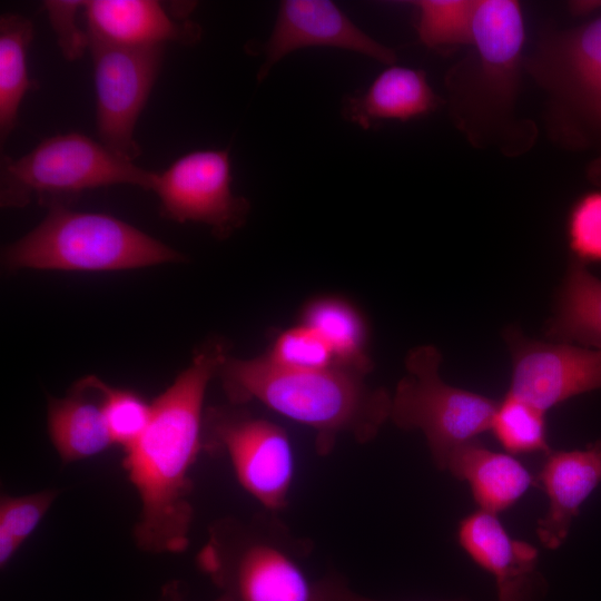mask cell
<instances>
[{
  "label": "cell",
  "mask_w": 601,
  "mask_h": 601,
  "mask_svg": "<svg viewBox=\"0 0 601 601\" xmlns=\"http://www.w3.org/2000/svg\"><path fill=\"white\" fill-rule=\"evenodd\" d=\"M312 548L275 512L214 522L197 554L198 568L219 590L216 601H316L304 568Z\"/></svg>",
  "instance_id": "3957f363"
},
{
  "label": "cell",
  "mask_w": 601,
  "mask_h": 601,
  "mask_svg": "<svg viewBox=\"0 0 601 601\" xmlns=\"http://www.w3.org/2000/svg\"><path fill=\"white\" fill-rule=\"evenodd\" d=\"M490 430L511 454L550 453L545 412L509 393L499 402Z\"/></svg>",
  "instance_id": "cb8c5ba5"
},
{
  "label": "cell",
  "mask_w": 601,
  "mask_h": 601,
  "mask_svg": "<svg viewBox=\"0 0 601 601\" xmlns=\"http://www.w3.org/2000/svg\"><path fill=\"white\" fill-rule=\"evenodd\" d=\"M445 471L466 481L480 509L495 514L512 506L534 482L512 455L489 450L477 441L460 446Z\"/></svg>",
  "instance_id": "ac0fdd59"
},
{
  "label": "cell",
  "mask_w": 601,
  "mask_h": 601,
  "mask_svg": "<svg viewBox=\"0 0 601 601\" xmlns=\"http://www.w3.org/2000/svg\"><path fill=\"white\" fill-rule=\"evenodd\" d=\"M102 383L88 376L66 396L48 400V433L63 463L95 456L114 445L104 413Z\"/></svg>",
  "instance_id": "e0dca14e"
},
{
  "label": "cell",
  "mask_w": 601,
  "mask_h": 601,
  "mask_svg": "<svg viewBox=\"0 0 601 601\" xmlns=\"http://www.w3.org/2000/svg\"><path fill=\"white\" fill-rule=\"evenodd\" d=\"M441 362V352L432 345L407 354V372L392 396L390 418L403 430L422 431L434 463L445 471L460 446L491 428L499 402L446 384L439 373Z\"/></svg>",
  "instance_id": "ba28073f"
},
{
  "label": "cell",
  "mask_w": 601,
  "mask_h": 601,
  "mask_svg": "<svg viewBox=\"0 0 601 601\" xmlns=\"http://www.w3.org/2000/svg\"><path fill=\"white\" fill-rule=\"evenodd\" d=\"M59 492L43 490L26 495L2 494L0 499V566L6 568L33 533Z\"/></svg>",
  "instance_id": "d4e9b609"
},
{
  "label": "cell",
  "mask_w": 601,
  "mask_h": 601,
  "mask_svg": "<svg viewBox=\"0 0 601 601\" xmlns=\"http://www.w3.org/2000/svg\"><path fill=\"white\" fill-rule=\"evenodd\" d=\"M536 587L534 572L496 581L497 601H533Z\"/></svg>",
  "instance_id": "f546056e"
},
{
  "label": "cell",
  "mask_w": 601,
  "mask_h": 601,
  "mask_svg": "<svg viewBox=\"0 0 601 601\" xmlns=\"http://www.w3.org/2000/svg\"><path fill=\"white\" fill-rule=\"evenodd\" d=\"M151 191L159 198L162 217L177 223H201L218 238L242 227L250 203L231 190L229 148L200 149L156 171Z\"/></svg>",
  "instance_id": "8fae6325"
},
{
  "label": "cell",
  "mask_w": 601,
  "mask_h": 601,
  "mask_svg": "<svg viewBox=\"0 0 601 601\" xmlns=\"http://www.w3.org/2000/svg\"><path fill=\"white\" fill-rule=\"evenodd\" d=\"M316 601H378L351 590L343 579L328 575L315 582Z\"/></svg>",
  "instance_id": "4dcf8cb0"
},
{
  "label": "cell",
  "mask_w": 601,
  "mask_h": 601,
  "mask_svg": "<svg viewBox=\"0 0 601 601\" xmlns=\"http://www.w3.org/2000/svg\"><path fill=\"white\" fill-rule=\"evenodd\" d=\"M85 1L47 0L42 9L47 12L50 26L56 35L57 45L63 58L68 61L80 59L89 50V36L80 29L76 14L82 9Z\"/></svg>",
  "instance_id": "f1b7e54d"
},
{
  "label": "cell",
  "mask_w": 601,
  "mask_h": 601,
  "mask_svg": "<svg viewBox=\"0 0 601 601\" xmlns=\"http://www.w3.org/2000/svg\"><path fill=\"white\" fill-rule=\"evenodd\" d=\"M415 28L421 41L434 50L470 45L476 0H418Z\"/></svg>",
  "instance_id": "603a6c76"
},
{
  "label": "cell",
  "mask_w": 601,
  "mask_h": 601,
  "mask_svg": "<svg viewBox=\"0 0 601 601\" xmlns=\"http://www.w3.org/2000/svg\"><path fill=\"white\" fill-rule=\"evenodd\" d=\"M565 235L572 259L585 266L601 264V190L588 191L572 204Z\"/></svg>",
  "instance_id": "83f0119b"
},
{
  "label": "cell",
  "mask_w": 601,
  "mask_h": 601,
  "mask_svg": "<svg viewBox=\"0 0 601 601\" xmlns=\"http://www.w3.org/2000/svg\"><path fill=\"white\" fill-rule=\"evenodd\" d=\"M536 480L549 499L536 535L544 548L554 550L565 541L580 506L601 483V440L583 450L550 452Z\"/></svg>",
  "instance_id": "9a60e30c"
},
{
  "label": "cell",
  "mask_w": 601,
  "mask_h": 601,
  "mask_svg": "<svg viewBox=\"0 0 601 601\" xmlns=\"http://www.w3.org/2000/svg\"><path fill=\"white\" fill-rule=\"evenodd\" d=\"M161 601H185L177 582L165 587Z\"/></svg>",
  "instance_id": "1f68e13d"
},
{
  "label": "cell",
  "mask_w": 601,
  "mask_h": 601,
  "mask_svg": "<svg viewBox=\"0 0 601 601\" xmlns=\"http://www.w3.org/2000/svg\"><path fill=\"white\" fill-rule=\"evenodd\" d=\"M217 375L234 405L257 401L309 427L319 454H328L344 434L371 441L390 418L392 396L370 387L365 373L339 365L299 371L276 365L266 355L226 356Z\"/></svg>",
  "instance_id": "7a4b0ae2"
},
{
  "label": "cell",
  "mask_w": 601,
  "mask_h": 601,
  "mask_svg": "<svg viewBox=\"0 0 601 601\" xmlns=\"http://www.w3.org/2000/svg\"><path fill=\"white\" fill-rule=\"evenodd\" d=\"M184 259L181 253L119 218L61 204L49 206L37 227L2 250V264L11 270L106 272Z\"/></svg>",
  "instance_id": "8992f818"
},
{
  "label": "cell",
  "mask_w": 601,
  "mask_h": 601,
  "mask_svg": "<svg viewBox=\"0 0 601 601\" xmlns=\"http://www.w3.org/2000/svg\"><path fill=\"white\" fill-rule=\"evenodd\" d=\"M523 68L544 92L550 139L591 151L587 174L601 187V14L574 28L543 31Z\"/></svg>",
  "instance_id": "5b68a950"
},
{
  "label": "cell",
  "mask_w": 601,
  "mask_h": 601,
  "mask_svg": "<svg viewBox=\"0 0 601 601\" xmlns=\"http://www.w3.org/2000/svg\"><path fill=\"white\" fill-rule=\"evenodd\" d=\"M503 337L512 356L509 394L543 412L601 388V349L531 339L516 327Z\"/></svg>",
  "instance_id": "7c38bea8"
},
{
  "label": "cell",
  "mask_w": 601,
  "mask_h": 601,
  "mask_svg": "<svg viewBox=\"0 0 601 601\" xmlns=\"http://www.w3.org/2000/svg\"><path fill=\"white\" fill-rule=\"evenodd\" d=\"M102 406L114 442L125 450L144 434L151 417V403L138 394L102 383Z\"/></svg>",
  "instance_id": "484cf974"
},
{
  "label": "cell",
  "mask_w": 601,
  "mask_h": 601,
  "mask_svg": "<svg viewBox=\"0 0 601 601\" xmlns=\"http://www.w3.org/2000/svg\"><path fill=\"white\" fill-rule=\"evenodd\" d=\"M165 46L126 47L89 36L98 138L130 161L141 154L134 132L160 72Z\"/></svg>",
  "instance_id": "30bf717a"
},
{
  "label": "cell",
  "mask_w": 601,
  "mask_h": 601,
  "mask_svg": "<svg viewBox=\"0 0 601 601\" xmlns=\"http://www.w3.org/2000/svg\"><path fill=\"white\" fill-rule=\"evenodd\" d=\"M307 47H332L354 51L386 66L396 62L395 51L359 29L334 2L328 0H284L276 20L262 46L264 61L257 81L287 55Z\"/></svg>",
  "instance_id": "4fadbf2b"
},
{
  "label": "cell",
  "mask_w": 601,
  "mask_h": 601,
  "mask_svg": "<svg viewBox=\"0 0 601 601\" xmlns=\"http://www.w3.org/2000/svg\"><path fill=\"white\" fill-rule=\"evenodd\" d=\"M545 334L555 342L601 349V279L574 259L556 294Z\"/></svg>",
  "instance_id": "d6986e66"
},
{
  "label": "cell",
  "mask_w": 601,
  "mask_h": 601,
  "mask_svg": "<svg viewBox=\"0 0 601 601\" xmlns=\"http://www.w3.org/2000/svg\"><path fill=\"white\" fill-rule=\"evenodd\" d=\"M525 26L514 0H476L471 57L446 76L456 125L473 144L505 141L523 68Z\"/></svg>",
  "instance_id": "277c9868"
},
{
  "label": "cell",
  "mask_w": 601,
  "mask_h": 601,
  "mask_svg": "<svg viewBox=\"0 0 601 601\" xmlns=\"http://www.w3.org/2000/svg\"><path fill=\"white\" fill-rule=\"evenodd\" d=\"M441 104L423 70L392 65L365 91L345 95L341 114L346 121L367 130L383 120L408 121L425 116Z\"/></svg>",
  "instance_id": "2e32d148"
},
{
  "label": "cell",
  "mask_w": 601,
  "mask_h": 601,
  "mask_svg": "<svg viewBox=\"0 0 601 601\" xmlns=\"http://www.w3.org/2000/svg\"><path fill=\"white\" fill-rule=\"evenodd\" d=\"M265 355L276 365L299 371L324 370L337 365L325 341L303 323L280 333Z\"/></svg>",
  "instance_id": "4316f807"
},
{
  "label": "cell",
  "mask_w": 601,
  "mask_h": 601,
  "mask_svg": "<svg viewBox=\"0 0 601 601\" xmlns=\"http://www.w3.org/2000/svg\"><path fill=\"white\" fill-rule=\"evenodd\" d=\"M302 323L313 328L331 348L337 365L367 373V328L362 315L348 302L322 297L309 302Z\"/></svg>",
  "instance_id": "7402d4cb"
},
{
  "label": "cell",
  "mask_w": 601,
  "mask_h": 601,
  "mask_svg": "<svg viewBox=\"0 0 601 601\" xmlns=\"http://www.w3.org/2000/svg\"><path fill=\"white\" fill-rule=\"evenodd\" d=\"M204 450L225 454L239 484L266 511L287 505L295 456L283 427L244 411L211 408L204 417Z\"/></svg>",
  "instance_id": "9c48e42d"
},
{
  "label": "cell",
  "mask_w": 601,
  "mask_h": 601,
  "mask_svg": "<svg viewBox=\"0 0 601 601\" xmlns=\"http://www.w3.org/2000/svg\"><path fill=\"white\" fill-rule=\"evenodd\" d=\"M82 9L88 35L112 45L145 47L176 42L194 46L203 37L200 24L174 20L155 0H89Z\"/></svg>",
  "instance_id": "5bb4252c"
},
{
  "label": "cell",
  "mask_w": 601,
  "mask_h": 601,
  "mask_svg": "<svg viewBox=\"0 0 601 601\" xmlns=\"http://www.w3.org/2000/svg\"><path fill=\"white\" fill-rule=\"evenodd\" d=\"M457 540L495 581L534 572L538 550L528 542L512 539L495 513L480 509L465 516L459 524Z\"/></svg>",
  "instance_id": "ffe728a7"
},
{
  "label": "cell",
  "mask_w": 601,
  "mask_h": 601,
  "mask_svg": "<svg viewBox=\"0 0 601 601\" xmlns=\"http://www.w3.org/2000/svg\"><path fill=\"white\" fill-rule=\"evenodd\" d=\"M32 21L19 13L0 17V142H6L18 122V112L28 90L38 83L30 79L27 53L33 39Z\"/></svg>",
  "instance_id": "44dd1931"
},
{
  "label": "cell",
  "mask_w": 601,
  "mask_h": 601,
  "mask_svg": "<svg viewBox=\"0 0 601 601\" xmlns=\"http://www.w3.org/2000/svg\"><path fill=\"white\" fill-rule=\"evenodd\" d=\"M220 343L195 354L151 403V417L139 440L125 450L122 466L140 510L134 528L137 546L148 553H181L194 519L191 469L204 450L203 405L207 386L226 358Z\"/></svg>",
  "instance_id": "6da1fadb"
},
{
  "label": "cell",
  "mask_w": 601,
  "mask_h": 601,
  "mask_svg": "<svg viewBox=\"0 0 601 601\" xmlns=\"http://www.w3.org/2000/svg\"><path fill=\"white\" fill-rule=\"evenodd\" d=\"M156 171L127 160L100 141L79 134H58L41 140L18 158L0 157V205L22 208L39 204L66 205L81 193L112 185L151 190Z\"/></svg>",
  "instance_id": "52a82bcc"
}]
</instances>
